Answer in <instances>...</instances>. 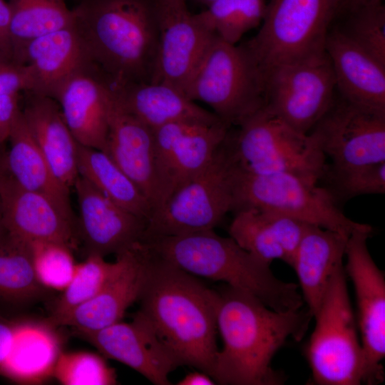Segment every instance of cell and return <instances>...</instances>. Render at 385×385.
I'll return each mask as SVG.
<instances>
[{
  "instance_id": "cell-24",
  "label": "cell",
  "mask_w": 385,
  "mask_h": 385,
  "mask_svg": "<svg viewBox=\"0 0 385 385\" xmlns=\"http://www.w3.org/2000/svg\"><path fill=\"white\" fill-rule=\"evenodd\" d=\"M309 225L282 214L245 208L235 212L229 234L255 257L270 265L280 260L291 266Z\"/></svg>"
},
{
  "instance_id": "cell-27",
  "label": "cell",
  "mask_w": 385,
  "mask_h": 385,
  "mask_svg": "<svg viewBox=\"0 0 385 385\" xmlns=\"http://www.w3.org/2000/svg\"><path fill=\"white\" fill-rule=\"evenodd\" d=\"M347 239L336 232L310 225L297 249L291 267L312 317L334 270L343 263Z\"/></svg>"
},
{
  "instance_id": "cell-2",
  "label": "cell",
  "mask_w": 385,
  "mask_h": 385,
  "mask_svg": "<svg viewBox=\"0 0 385 385\" xmlns=\"http://www.w3.org/2000/svg\"><path fill=\"white\" fill-rule=\"evenodd\" d=\"M150 252L139 311L180 366L194 367L212 377L219 351V292Z\"/></svg>"
},
{
  "instance_id": "cell-33",
  "label": "cell",
  "mask_w": 385,
  "mask_h": 385,
  "mask_svg": "<svg viewBox=\"0 0 385 385\" xmlns=\"http://www.w3.org/2000/svg\"><path fill=\"white\" fill-rule=\"evenodd\" d=\"M267 4L266 0H215L196 15L210 32L235 45L262 24Z\"/></svg>"
},
{
  "instance_id": "cell-21",
  "label": "cell",
  "mask_w": 385,
  "mask_h": 385,
  "mask_svg": "<svg viewBox=\"0 0 385 385\" xmlns=\"http://www.w3.org/2000/svg\"><path fill=\"white\" fill-rule=\"evenodd\" d=\"M103 152L133 180L147 198L152 214L156 211L158 192L153 132L118 103L114 92Z\"/></svg>"
},
{
  "instance_id": "cell-4",
  "label": "cell",
  "mask_w": 385,
  "mask_h": 385,
  "mask_svg": "<svg viewBox=\"0 0 385 385\" xmlns=\"http://www.w3.org/2000/svg\"><path fill=\"white\" fill-rule=\"evenodd\" d=\"M156 256L192 275L247 293L268 307L287 312L300 309L304 300L298 284L276 277L270 264L242 248L232 237L213 230L142 241Z\"/></svg>"
},
{
  "instance_id": "cell-43",
  "label": "cell",
  "mask_w": 385,
  "mask_h": 385,
  "mask_svg": "<svg viewBox=\"0 0 385 385\" xmlns=\"http://www.w3.org/2000/svg\"><path fill=\"white\" fill-rule=\"evenodd\" d=\"M215 382L208 374L202 371L188 374L177 384L178 385H212Z\"/></svg>"
},
{
  "instance_id": "cell-8",
  "label": "cell",
  "mask_w": 385,
  "mask_h": 385,
  "mask_svg": "<svg viewBox=\"0 0 385 385\" xmlns=\"http://www.w3.org/2000/svg\"><path fill=\"white\" fill-rule=\"evenodd\" d=\"M339 0H270L258 33L243 45L269 68L324 51Z\"/></svg>"
},
{
  "instance_id": "cell-45",
  "label": "cell",
  "mask_w": 385,
  "mask_h": 385,
  "mask_svg": "<svg viewBox=\"0 0 385 385\" xmlns=\"http://www.w3.org/2000/svg\"><path fill=\"white\" fill-rule=\"evenodd\" d=\"M160 6L168 10H182L187 8L186 0H159Z\"/></svg>"
},
{
  "instance_id": "cell-23",
  "label": "cell",
  "mask_w": 385,
  "mask_h": 385,
  "mask_svg": "<svg viewBox=\"0 0 385 385\" xmlns=\"http://www.w3.org/2000/svg\"><path fill=\"white\" fill-rule=\"evenodd\" d=\"M324 50L339 96L352 103L385 112V66L352 43L338 26L329 30Z\"/></svg>"
},
{
  "instance_id": "cell-37",
  "label": "cell",
  "mask_w": 385,
  "mask_h": 385,
  "mask_svg": "<svg viewBox=\"0 0 385 385\" xmlns=\"http://www.w3.org/2000/svg\"><path fill=\"white\" fill-rule=\"evenodd\" d=\"M326 188L336 201L356 196L385 192V161L345 168H330Z\"/></svg>"
},
{
  "instance_id": "cell-10",
  "label": "cell",
  "mask_w": 385,
  "mask_h": 385,
  "mask_svg": "<svg viewBox=\"0 0 385 385\" xmlns=\"http://www.w3.org/2000/svg\"><path fill=\"white\" fill-rule=\"evenodd\" d=\"M234 186L235 167L225 139L210 164L151 215L143 239L213 230L232 211Z\"/></svg>"
},
{
  "instance_id": "cell-5",
  "label": "cell",
  "mask_w": 385,
  "mask_h": 385,
  "mask_svg": "<svg viewBox=\"0 0 385 385\" xmlns=\"http://www.w3.org/2000/svg\"><path fill=\"white\" fill-rule=\"evenodd\" d=\"M225 143L235 167L249 174L288 173L317 183L327 168L311 134L296 130L265 106L229 130Z\"/></svg>"
},
{
  "instance_id": "cell-31",
  "label": "cell",
  "mask_w": 385,
  "mask_h": 385,
  "mask_svg": "<svg viewBox=\"0 0 385 385\" xmlns=\"http://www.w3.org/2000/svg\"><path fill=\"white\" fill-rule=\"evenodd\" d=\"M10 36L16 61L31 41L73 24L65 0H9Z\"/></svg>"
},
{
  "instance_id": "cell-36",
  "label": "cell",
  "mask_w": 385,
  "mask_h": 385,
  "mask_svg": "<svg viewBox=\"0 0 385 385\" xmlns=\"http://www.w3.org/2000/svg\"><path fill=\"white\" fill-rule=\"evenodd\" d=\"M33 267L36 279L48 289L63 292L76 267L72 248L53 241H31Z\"/></svg>"
},
{
  "instance_id": "cell-26",
  "label": "cell",
  "mask_w": 385,
  "mask_h": 385,
  "mask_svg": "<svg viewBox=\"0 0 385 385\" xmlns=\"http://www.w3.org/2000/svg\"><path fill=\"white\" fill-rule=\"evenodd\" d=\"M113 89L118 103L152 130L179 121L222 122L213 112L199 106L183 91L166 83L133 82L113 86Z\"/></svg>"
},
{
  "instance_id": "cell-11",
  "label": "cell",
  "mask_w": 385,
  "mask_h": 385,
  "mask_svg": "<svg viewBox=\"0 0 385 385\" xmlns=\"http://www.w3.org/2000/svg\"><path fill=\"white\" fill-rule=\"evenodd\" d=\"M335 78L325 50L265 71V107L308 134L332 105Z\"/></svg>"
},
{
  "instance_id": "cell-44",
  "label": "cell",
  "mask_w": 385,
  "mask_h": 385,
  "mask_svg": "<svg viewBox=\"0 0 385 385\" xmlns=\"http://www.w3.org/2000/svg\"><path fill=\"white\" fill-rule=\"evenodd\" d=\"M383 3V0H339V11H351L361 6Z\"/></svg>"
},
{
  "instance_id": "cell-48",
  "label": "cell",
  "mask_w": 385,
  "mask_h": 385,
  "mask_svg": "<svg viewBox=\"0 0 385 385\" xmlns=\"http://www.w3.org/2000/svg\"><path fill=\"white\" fill-rule=\"evenodd\" d=\"M5 229L3 222V216H2V212L1 208L0 205V233Z\"/></svg>"
},
{
  "instance_id": "cell-3",
  "label": "cell",
  "mask_w": 385,
  "mask_h": 385,
  "mask_svg": "<svg viewBox=\"0 0 385 385\" xmlns=\"http://www.w3.org/2000/svg\"><path fill=\"white\" fill-rule=\"evenodd\" d=\"M73 26L113 86L150 82L159 39V0H80Z\"/></svg>"
},
{
  "instance_id": "cell-29",
  "label": "cell",
  "mask_w": 385,
  "mask_h": 385,
  "mask_svg": "<svg viewBox=\"0 0 385 385\" xmlns=\"http://www.w3.org/2000/svg\"><path fill=\"white\" fill-rule=\"evenodd\" d=\"M58 341L43 324L18 322L11 351L0 373L23 382H37L53 375L59 354Z\"/></svg>"
},
{
  "instance_id": "cell-15",
  "label": "cell",
  "mask_w": 385,
  "mask_h": 385,
  "mask_svg": "<svg viewBox=\"0 0 385 385\" xmlns=\"http://www.w3.org/2000/svg\"><path fill=\"white\" fill-rule=\"evenodd\" d=\"M79 335L105 357L128 366L156 385L171 384L168 376L180 366L140 311L130 323L120 321L96 332Z\"/></svg>"
},
{
  "instance_id": "cell-38",
  "label": "cell",
  "mask_w": 385,
  "mask_h": 385,
  "mask_svg": "<svg viewBox=\"0 0 385 385\" xmlns=\"http://www.w3.org/2000/svg\"><path fill=\"white\" fill-rule=\"evenodd\" d=\"M53 376L64 385H110L117 383L114 370L98 354L61 352Z\"/></svg>"
},
{
  "instance_id": "cell-35",
  "label": "cell",
  "mask_w": 385,
  "mask_h": 385,
  "mask_svg": "<svg viewBox=\"0 0 385 385\" xmlns=\"http://www.w3.org/2000/svg\"><path fill=\"white\" fill-rule=\"evenodd\" d=\"M343 26H337L352 43L385 66V7L383 3L346 11Z\"/></svg>"
},
{
  "instance_id": "cell-42",
  "label": "cell",
  "mask_w": 385,
  "mask_h": 385,
  "mask_svg": "<svg viewBox=\"0 0 385 385\" xmlns=\"http://www.w3.org/2000/svg\"><path fill=\"white\" fill-rule=\"evenodd\" d=\"M18 322L0 315V367L7 359L14 343Z\"/></svg>"
},
{
  "instance_id": "cell-7",
  "label": "cell",
  "mask_w": 385,
  "mask_h": 385,
  "mask_svg": "<svg viewBox=\"0 0 385 385\" xmlns=\"http://www.w3.org/2000/svg\"><path fill=\"white\" fill-rule=\"evenodd\" d=\"M185 95L207 104L229 127L265 106V74L245 46L214 36Z\"/></svg>"
},
{
  "instance_id": "cell-9",
  "label": "cell",
  "mask_w": 385,
  "mask_h": 385,
  "mask_svg": "<svg viewBox=\"0 0 385 385\" xmlns=\"http://www.w3.org/2000/svg\"><path fill=\"white\" fill-rule=\"evenodd\" d=\"M245 208L282 214L346 237L361 225L348 218L317 183L288 173L252 175L235 167L232 211Z\"/></svg>"
},
{
  "instance_id": "cell-18",
  "label": "cell",
  "mask_w": 385,
  "mask_h": 385,
  "mask_svg": "<svg viewBox=\"0 0 385 385\" xmlns=\"http://www.w3.org/2000/svg\"><path fill=\"white\" fill-rule=\"evenodd\" d=\"M119 265L99 293L70 312L59 325L78 334L93 332L121 321L125 310L138 301L150 259L148 247L140 242L117 255Z\"/></svg>"
},
{
  "instance_id": "cell-34",
  "label": "cell",
  "mask_w": 385,
  "mask_h": 385,
  "mask_svg": "<svg viewBox=\"0 0 385 385\" xmlns=\"http://www.w3.org/2000/svg\"><path fill=\"white\" fill-rule=\"evenodd\" d=\"M118 265V258L114 262H108L97 255H88L84 261L76 264L71 282L55 304L51 323L59 325L74 309L96 296Z\"/></svg>"
},
{
  "instance_id": "cell-16",
  "label": "cell",
  "mask_w": 385,
  "mask_h": 385,
  "mask_svg": "<svg viewBox=\"0 0 385 385\" xmlns=\"http://www.w3.org/2000/svg\"><path fill=\"white\" fill-rule=\"evenodd\" d=\"M73 188L79 207L78 237L87 255H117L141 242L145 219L116 205L80 175Z\"/></svg>"
},
{
  "instance_id": "cell-19",
  "label": "cell",
  "mask_w": 385,
  "mask_h": 385,
  "mask_svg": "<svg viewBox=\"0 0 385 385\" xmlns=\"http://www.w3.org/2000/svg\"><path fill=\"white\" fill-rule=\"evenodd\" d=\"M160 6L159 39L150 82L170 85L185 94L215 35L188 9Z\"/></svg>"
},
{
  "instance_id": "cell-28",
  "label": "cell",
  "mask_w": 385,
  "mask_h": 385,
  "mask_svg": "<svg viewBox=\"0 0 385 385\" xmlns=\"http://www.w3.org/2000/svg\"><path fill=\"white\" fill-rule=\"evenodd\" d=\"M6 150L9 176L21 188L51 199L65 213L73 217L70 189L55 175L24 119L21 110L11 128Z\"/></svg>"
},
{
  "instance_id": "cell-40",
  "label": "cell",
  "mask_w": 385,
  "mask_h": 385,
  "mask_svg": "<svg viewBox=\"0 0 385 385\" xmlns=\"http://www.w3.org/2000/svg\"><path fill=\"white\" fill-rule=\"evenodd\" d=\"M20 94L0 96V143L8 140L11 128L21 112Z\"/></svg>"
},
{
  "instance_id": "cell-47",
  "label": "cell",
  "mask_w": 385,
  "mask_h": 385,
  "mask_svg": "<svg viewBox=\"0 0 385 385\" xmlns=\"http://www.w3.org/2000/svg\"><path fill=\"white\" fill-rule=\"evenodd\" d=\"M195 4L205 8L215 0H192Z\"/></svg>"
},
{
  "instance_id": "cell-22",
  "label": "cell",
  "mask_w": 385,
  "mask_h": 385,
  "mask_svg": "<svg viewBox=\"0 0 385 385\" xmlns=\"http://www.w3.org/2000/svg\"><path fill=\"white\" fill-rule=\"evenodd\" d=\"M16 61L29 68L28 92L52 98L71 75L93 63L73 24L31 41Z\"/></svg>"
},
{
  "instance_id": "cell-13",
  "label": "cell",
  "mask_w": 385,
  "mask_h": 385,
  "mask_svg": "<svg viewBox=\"0 0 385 385\" xmlns=\"http://www.w3.org/2000/svg\"><path fill=\"white\" fill-rule=\"evenodd\" d=\"M230 128L223 122L179 121L153 130L158 192V207L154 212L210 164Z\"/></svg>"
},
{
  "instance_id": "cell-39",
  "label": "cell",
  "mask_w": 385,
  "mask_h": 385,
  "mask_svg": "<svg viewBox=\"0 0 385 385\" xmlns=\"http://www.w3.org/2000/svg\"><path fill=\"white\" fill-rule=\"evenodd\" d=\"M30 88L28 66L14 59L0 58V96L21 94Z\"/></svg>"
},
{
  "instance_id": "cell-1",
  "label": "cell",
  "mask_w": 385,
  "mask_h": 385,
  "mask_svg": "<svg viewBox=\"0 0 385 385\" xmlns=\"http://www.w3.org/2000/svg\"><path fill=\"white\" fill-rule=\"evenodd\" d=\"M219 294L217 329L223 347L212 376L215 384H282L284 378L272 367V360L287 339H302L313 318L307 308L278 312L229 286Z\"/></svg>"
},
{
  "instance_id": "cell-41",
  "label": "cell",
  "mask_w": 385,
  "mask_h": 385,
  "mask_svg": "<svg viewBox=\"0 0 385 385\" xmlns=\"http://www.w3.org/2000/svg\"><path fill=\"white\" fill-rule=\"evenodd\" d=\"M0 58L14 59L8 2L0 0Z\"/></svg>"
},
{
  "instance_id": "cell-25",
  "label": "cell",
  "mask_w": 385,
  "mask_h": 385,
  "mask_svg": "<svg viewBox=\"0 0 385 385\" xmlns=\"http://www.w3.org/2000/svg\"><path fill=\"white\" fill-rule=\"evenodd\" d=\"M26 93L21 113L29 130L55 175L71 190L79 176L78 143L55 99Z\"/></svg>"
},
{
  "instance_id": "cell-6",
  "label": "cell",
  "mask_w": 385,
  "mask_h": 385,
  "mask_svg": "<svg viewBox=\"0 0 385 385\" xmlns=\"http://www.w3.org/2000/svg\"><path fill=\"white\" fill-rule=\"evenodd\" d=\"M313 318L316 325L306 349L313 381L319 385L371 384L343 263L334 270Z\"/></svg>"
},
{
  "instance_id": "cell-49",
  "label": "cell",
  "mask_w": 385,
  "mask_h": 385,
  "mask_svg": "<svg viewBox=\"0 0 385 385\" xmlns=\"http://www.w3.org/2000/svg\"><path fill=\"white\" fill-rule=\"evenodd\" d=\"M66 1V0H65Z\"/></svg>"
},
{
  "instance_id": "cell-14",
  "label": "cell",
  "mask_w": 385,
  "mask_h": 385,
  "mask_svg": "<svg viewBox=\"0 0 385 385\" xmlns=\"http://www.w3.org/2000/svg\"><path fill=\"white\" fill-rule=\"evenodd\" d=\"M371 232V226L361 224L350 234L344 270L354 287L360 339L371 384H376L384 378L381 362L385 355V279L368 250Z\"/></svg>"
},
{
  "instance_id": "cell-30",
  "label": "cell",
  "mask_w": 385,
  "mask_h": 385,
  "mask_svg": "<svg viewBox=\"0 0 385 385\" xmlns=\"http://www.w3.org/2000/svg\"><path fill=\"white\" fill-rule=\"evenodd\" d=\"M78 170L80 176L114 203L150 219L152 208L147 198L105 152L78 143Z\"/></svg>"
},
{
  "instance_id": "cell-17",
  "label": "cell",
  "mask_w": 385,
  "mask_h": 385,
  "mask_svg": "<svg viewBox=\"0 0 385 385\" xmlns=\"http://www.w3.org/2000/svg\"><path fill=\"white\" fill-rule=\"evenodd\" d=\"M113 98L110 81L94 63L71 75L53 98L77 143L102 151L106 145Z\"/></svg>"
},
{
  "instance_id": "cell-12",
  "label": "cell",
  "mask_w": 385,
  "mask_h": 385,
  "mask_svg": "<svg viewBox=\"0 0 385 385\" xmlns=\"http://www.w3.org/2000/svg\"><path fill=\"white\" fill-rule=\"evenodd\" d=\"M333 168L385 161V112L339 96L309 133Z\"/></svg>"
},
{
  "instance_id": "cell-46",
  "label": "cell",
  "mask_w": 385,
  "mask_h": 385,
  "mask_svg": "<svg viewBox=\"0 0 385 385\" xmlns=\"http://www.w3.org/2000/svg\"><path fill=\"white\" fill-rule=\"evenodd\" d=\"M4 143H0V180L6 174V150L4 146Z\"/></svg>"
},
{
  "instance_id": "cell-32",
  "label": "cell",
  "mask_w": 385,
  "mask_h": 385,
  "mask_svg": "<svg viewBox=\"0 0 385 385\" xmlns=\"http://www.w3.org/2000/svg\"><path fill=\"white\" fill-rule=\"evenodd\" d=\"M44 289L35 276L29 242L5 228L0 233V301L27 302Z\"/></svg>"
},
{
  "instance_id": "cell-20",
  "label": "cell",
  "mask_w": 385,
  "mask_h": 385,
  "mask_svg": "<svg viewBox=\"0 0 385 385\" xmlns=\"http://www.w3.org/2000/svg\"><path fill=\"white\" fill-rule=\"evenodd\" d=\"M0 205L4 227L16 237L75 247L78 232L73 217L46 195L21 188L6 173L0 180Z\"/></svg>"
}]
</instances>
